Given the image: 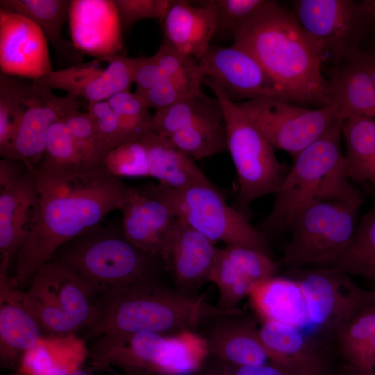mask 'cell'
<instances>
[{
    "label": "cell",
    "instance_id": "cell-1",
    "mask_svg": "<svg viewBox=\"0 0 375 375\" xmlns=\"http://www.w3.org/2000/svg\"><path fill=\"white\" fill-rule=\"evenodd\" d=\"M35 172L38 213L10 276L19 289L28 287L39 268L64 244L120 209L131 192L122 178L105 166L72 172H42L35 168Z\"/></svg>",
    "mask_w": 375,
    "mask_h": 375
},
{
    "label": "cell",
    "instance_id": "cell-2",
    "mask_svg": "<svg viewBox=\"0 0 375 375\" xmlns=\"http://www.w3.org/2000/svg\"><path fill=\"white\" fill-rule=\"evenodd\" d=\"M232 45L254 56L291 102L328 106L330 85L322 72L320 52L293 11L270 0Z\"/></svg>",
    "mask_w": 375,
    "mask_h": 375
},
{
    "label": "cell",
    "instance_id": "cell-3",
    "mask_svg": "<svg viewBox=\"0 0 375 375\" xmlns=\"http://www.w3.org/2000/svg\"><path fill=\"white\" fill-rule=\"evenodd\" d=\"M242 314L240 309L228 310L211 304L203 295L185 294L159 279L151 280L97 296L88 333L94 338L106 333L174 334L197 330L219 317Z\"/></svg>",
    "mask_w": 375,
    "mask_h": 375
},
{
    "label": "cell",
    "instance_id": "cell-4",
    "mask_svg": "<svg viewBox=\"0 0 375 375\" xmlns=\"http://www.w3.org/2000/svg\"><path fill=\"white\" fill-rule=\"evenodd\" d=\"M342 122L294 156L278 190L272 210L260 224L262 232L276 236L287 231L295 217L317 201L357 197L349 183L341 146Z\"/></svg>",
    "mask_w": 375,
    "mask_h": 375
},
{
    "label": "cell",
    "instance_id": "cell-5",
    "mask_svg": "<svg viewBox=\"0 0 375 375\" xmlns=\"http://www.w3.org/2000/svg\"><path fill=\"white\" fill-rule=\"evenodd\" d=\"M71 269L96 297L140 282L158 280L161 258L138 248L122 224L101 223L84 229L56 252L53 259Z\"/></svg>",
    "mask_w": 375,
    "mask_h": 375
},
{
    "label": "cell",
    "instance_id": "cell-6",
    "mask_svg": "<svg viewBox=\"0 0 375 375\" xmlns=\"http://www.w3.org/2000/svg\"><path fill=\"white\" fill-rule=\"evenodd\" d=\"M89 356L94 368L119 369L124 375H197L209 353L205 336L185 330L106 333L95 338Z\"/></svg>",
    "mask_w": 375,
    "mask_h": 375
},
{
    "label": "cell",
    "instance_id": "cell-7",
    "mask_svg": "<svg viewBox=\"0 0 375 375\" xmlns=\"http://www.w3.org/2000/svg\"><path fill=\"white\" fill-rule=\"evenodd\" d=\"M224 112L229 151L238 175L239 190L234 207L244 214L254 200L274 194L288 169L276 158L274 147L216 81L203 77Z\"/></svg>",
    "mask_w": 375,
    "mask_h": 375
},
{
    "label": "cell",
    "instance_id": "cell-8",
    "mask_svg": "<svg viewBox=\"0 0 375 375\" xmlns=\"http://www.w3.org/2000/svg\"><path fill=\"white\" fill-rule=\"evenodd\" d=\"M362 202L360 194L315 201L303 209L287 229L291 238L283 263L292 269L331 266L353 237Z\"/></svg>",
    "mask_w": 375,
    "mask_h": 375
},
{
    "label": "cell",
    "instance_id": "cell-9",
    "mask_svg": "<svg viewBox=\"0 0 375 375\" xmlns=\"http://www.w3.org/2000/svg\"><path fill=\"white\" fill-rule=\"evenodd\" d=\"M96 295L69 267L54 260L41 266L24 291V303L42 335L76 334L91 325Z\"/></svg>",
    "mask_w": 375,
    "mask_h": 375
},
{
    "label": "cell",
    "instance_id": "cell-10",
    "mask_svg": "<svg viewBox=\"0 0 375 375\" xmlns=\"http://www.w3.org/2000/svg\"><path fill=\"white\" fill-rule=\"evenodd\" d=\"M165 187L178 219L215 242L247 247L272 256L265 234L251 225L244 213L229 205L210 180L179 190Z\"/></svg>",
    "mask_w": 375,
    "mask_h": 375
},
{
    "label": "cell",
    "instance_id": "cell-11",
    "mask_svg": "<svg viewBox=\"0 0 375 375\" xmlns=\"http://www.w3.org/2000/svg\"><path fill=\"white\" fill-rule=\"evenodd\" d=\"M293 12L319 49L322 60L338 66L358 53L371 23L351 0H297Z\"/></svg>",
    "mask_w": 375,
    "mask_h": 375
},
{
    "label": "cell",
    "instance_id": "cell-12",
    "mask_svg": "<svg viewBox=\"0 0 375 375\" xmlns=\"http://www.w3.org/2000/svg\"><path fill=\"white\" fill-rule=\"evenodd\" d=\"M235 103L274 147L293 157L339 121L328 106L307 109L269 98Z\"/></svg>",
    "mask_w": 375,
    "mask_h": 375
},
{
    "label": "cell",
    "instance_id": "cell-13",
    "mask_svg": "<svg viewBox=\"0 0 375 375\" xmlns=\"http://www.w3.org/2000/svg\"><path fill=\"white\" fill-rule=\"evenodd\" d=\"M291 273L302 289L310 323L321 330L335 334L360 309L373 305L371 291L337 268H295Z\"/></svg>",
    "mask_w": 375,
    "mask_h": 375
},
{
    "label": "cell",
    "instance_id": "cell-14",
    "mask_svg": "<svg viewBox=\"0 0 375 375\" xmlns=\"http://www.w3.org/2000/svg\"><path fill=\"white\" fill-rule=\"evenodd\" d=\"M199 67L203 77L218 83L234 102L269 98L292 103L256 58L239 47L212 44Z\"/></svg>",
    "mask_w": 375,
    "mask_h": 375
},
{
    "label": "cell",
    "instance_id": "cell-15",
    "mask_svg": "<svg viewBox=\"0 0 375 375\" xmlns=\"http://www.w3.org/2000/svg\"><path fill=\"white\" fill-rule=\"evenodd\" d=\"M142 56L124 53L103 56L62 69L53 70L35 80L51 90H61L89 102L108 101L112 96L130 90Z\"/></svg>",
    "mask_w": 375,
    "mask_h": 375
},
{
    "label": "cell",
    "instance_id": "cell-16",
    "mask_svg": "<svg viewBox=\"0 0 375 375\" xmlns=\"http://www.w3.org/2000/svg\"><path fill=\"white\" fill-rule=\"evenodd\" d=\"M82 99L70 94L58 96L46 85L33 81L26 110L10 142L0 151L1 158L24 162L37 167L43 157L51 126L79 110Z\"/></svg>",
    "mask_w": 375,
    "mask_h": 375
},
{
    "label": "cell",
    "instance_id": "cell-17",
    "mask_svg": "<svg viewBox=\"0 0 375 375\" xmlns=\"http://www.w3.org/2000/svg\"><path fill=\"white\" fill-rule=\"evenodd\" d=\"M119 210L126 237L140 249L160 258L177 220L165 187L159 183L131 187L129 197Z\"/></svg>",
    "mask_w": 375,
    "mask_h": 375
},
{
    "label": "cell",
    "instance_id": "cell-18",
    "mask_svg": "<svg viewBox=\"0 0 375 375\" xmlns=\"http://www.w3.org/2000/svg\"><path fill=\"white\" fill-rule=\"evenodd\" d=\"M278 264L268 255L242 247L217 248L209 278L217 288V306L224 310L238 306L258 284L276 276Z\"/></svg>",
    "mask_w": 375,
    "mask_h": 375
},
{
    "label": "cell",
    "instance_id": "cell-19",
    "mask_svg": "<svg viewBox=\"0 0 375 375\" xmlns=\"http://www.w3.org/2000/svg\"><path fill=\"white\" fill-rule=\"evenodd\" d=\"M47 40L29 19L0 8L1 73L38 80L53 71Z\"/></svg>",
    "mask_w": 375,
    "mask_h": 375
},
{
    "label": "cell",
    "instance_id": "cell-20",
    "mask_svg": "<svg viewBox=\"0 0 375 375\" xmlns=\"http://www.w3.org/2000/svg\"><path fill=\"white\" fill-rule=\"evenodd\" d=\"M35 168L28 165L19 178L0 187V272L8 274L33 226L39 204Z\"/></svg>",
    "mask_w": 375,
    "mask_h": 375
},
{
    "label": "cell",
    "instance_id": "cell-21",
    "mask_svg": "<svg viewBox=\"0 0 375 375\" xmlns=\"http://www.w3.org/2000/svg\"><path fill=\"white\" fill-rule=\"evenodd\" d=\"M217 248L214 241L177 218L160 253L176 289L194 294L209 281Z\"/></svg>",
    "mask_w": 375,
    "mask_h": 375
},
{
    "label": "cell",
    "instance_id": "cell-22",
    "mask_svg": "<svg viewBox=\"0 0 375 375\" xmlns=\"http://www.w3.org/2000/svg\"><path fill=\"white\" fill-rule=\"evenodd\" d=\"M24 292L0 272V363L11 368L36 348L42 333L24 303Z\"/></svg>",
    "mask_w": 375,
    "mask_h": 375
},
{
    "label": "cell",
    "instance_id": "cell-23",
    "mask_svg": "<svg viewBox=\"0 0 375 375\" xmlns=\"http://www.w3.org/2000/svg\"><path fill=\"white\" fill-rule=\"evenodd\" d=\"M195 2L173 0L161 24L163 41L199 62L213 40L216 12L209 0Z\"/></svg>",
    "mask_w": 375,
    "mask_h": 375
},
{
    "label": "cell",
    "instance_id": "cell-24",
    "mask_svg": "<svg viewBox=\"0 0 375 375\" xmlns=\"http://www.w3.org/2000/svg\"><path fill=\"white\" fill-rule=\"evenodd\" d=\"M258 333L270 362L288 375H326L324 357L300 328L262 322Z\"/></svg>",
    "mask_w": 375,
    "mask_h": 375
},
{
    "label": "cell",
    "instance_id": "cell-25",
    "mask_svg": "<svg viewBox=\"0 0 375 375\" xmlns=\"http://www.w3.org/2000/svg\"><path fill=\"white\" fill-rule=\"evenodd\" d=\"M240 315L217 317L208 324L206 340L209 357L236 366L270 362L254 322Z\"/></svg>",
    "mask_w": 375,
    "mask_h": 375
},
{
    "label": "cell",
    "instance_id": "cell-26",
    "mask_svg": "<svg viewBox=\"0 0 375 375\" xmlns=\"http://www.w3.org/2000/svg\"><path fill=\"white\" fill-rule=\"evenodd\" d=\"M330 107L339 121L354 115L375 117V87L364 54L360 52L338 66L329 74Z\"/></svg>",
    "mask_w": 375,
    "mask_h": 375
},
{
    "label": "cell",
    "instance_id": "cell-27",
    "mask_svg": "<svg viewBox=\"0 0 375 375\" xmlns=\"http://www.w3.org/2000/svg\"><path fill=\"white\" fill-rule=\"evenodd\" d=\"M248 297L261 322H278L300 329L310 323L304 294L294 278L272 277L256 285Z\"/></svg>",
    "mask_w": 375,
    "mask_h": 375
},
{
    "label": "cell",
    "instance_id": "cell-28",
    "mask_svg": "<svg viewBox=\"0 0 375 375\" xmlns=\"http://www.w3.org/2000/svg\"><path fill=\"white\" fill-rule=\"evenodd\" d=\"M142 139L147 150L149 177L176 190L209 180L195 160L167 138L153 132Z\"/></svg>",
    "mask_w": 375,
    "mask_h": 375
},
{
    "label": "cell",
    "instance_id": "cell-29",
    "mask_svg": "<svg viewBox=\"0 0 375 375\" xmlns=\"http://www.w3.org/2000/svg\"><path fill=\"white\" fill-rule=\"evenodd\" d=\"M0 8L33 22L47 41L63 56L74 54L75 46L62 38V28L70 14L69 0H1Z\"/></svg>",
    "mask_w": 375,
    "mask_h": 375
},
{
    "label": "cell",
    "instance_id": "cell-30",
    "mask_svg": "<svg viewBox=\"0 0 375 375\" xmlns=\"http://www.w3.org/2000/svg\"><path fill=\"white\" fill-rule=\"evenodd\" d=\"M340 350L356 369L370 374L375 370V306L356 312L335 333Z\"/></svg>",
    "mask_w": 375,
    "mask_h": 375
},
{
    "label": "cell",
    "instance_id": "cell-31",
    "mask_svg": "<svg viewBox=\"0 0 375 375\" xmlns=\"http://www.w3.org/2000/svg\"><path fill=\"white\" fill-rule=\"evenodd\" d=\"M342 136L349 179L368 181L375 158V119L365 115L352 116L342 122Z\"/></svg>",
    "mask_w": 375,
    "mask_h": 375
},
{
    "label": "cell",
    "instance_id": "cell-32",
    "mask_svg": "<svg viewBox=\"0 0 375 375\" xmlns=\"http://www.w3.org/2000/svg\"><path fill=\"white\" fill-rule=\"evenodd\" d=\"M167 139L194 160L227 151L223 110L178 131Z\"/></svg>",
    "mask_w": 375,
    "mask_h": 375
},
{
    "label": "cell",
    "instance_id": "cell-33",
    "mask_svg": "<svg viewBox=\"0 0 375 375\" xmlns=\"http://www.w3.org/2000/svg\"><path fill=\"white\" fill-rule=\"evenodd\" d=\"M330 267L371 279L375 271V199L358 222L348 247Z\"/></svg>",
    "mask_w": 375,
    "mask_h": 375
},
{
    "label": "cell",
    "instance_id": "cell-34",
    "mask_svg": "<svg viewBox=\"0 0 375 375\" xmlns=\"http://www.w3.org/2000/svg\"><path fill=\"white\" fill-rule=\"evenodd\" d=\"M222 111V107L215 97L203 92L179 101L172 106L155 110L154 133L169 138L174 133L203 118Z\"/></svg>",
    "mask_w": 375,
    "mask_h": 375
},
{
    "label": "cell",
    "instance_id": "cell-35",
    "mask_svg": "<svg viewBox=\"0 0 375 375\" xmlns=\"http://www.w3.org/2000/svg\"><path fill=\"white\" fill-rule=\"evenodd\" d=\"M90 169L94 168L85 162L64 119L54 123L49 131L42 160L35 169L72 172Z\"/></svg>",
    "mask_w": 375,
    "mask_h": 375
},
{
    "label": "cell",
    "instance_id": "cell-36",
    "mask_svg": "<svg viewBox=\"0 0 375 375\" xmlns=\"http://www.w3.org/2000/svg\"><path fill=\"white\" fill-rule=\"evenodd\" d=\"M31 85L0 74V151L13 139L27 108Z\"/></svg>",
    "mask_w": 375,
    "mask_h": 375
},
{
    "label": "cell",
    "instance_id": "cell-37",
    "mask_svg": "<svg viewBox=\"0 0 375 375\" xmlns=\"http://www.w3.org/2000/svg\"><path fill=\"white\" fill-rule=\"evenodd\" d=\"M270 0H209L216 12L213 40H233Z\"/></svg>",
    "mask_w": 375,
    "mask_h": 375
},
{
    "label": "cell",
    "instance_id": "cell-38",
    "mask_svg": "<svg viewBox=\"0 0 375 375\" xmlns=\"http://www.w3.org/2000/svg\"><path fill=\"white\" fill-rule=\"evenodd\" d=\"M87 165L91 168L104 167L111 149L101 136L87 112L80 110L64 119Z\"/></svg>",
    "mask_w": 375,
    "mask_h": 375
},
{
    "label": "cell",
    "instance_id": "cell-39",
    "mask_svg": "<svg viewBox=\"0 0 375 375\" xmlns=\"http://www.w3.org/2000/svg\"><path fill=\"white\" fill-rule=\"evenodd\" d=\"M203 76L197 69L173 77L161 78L143 97L149 108L155 110L203 93Z\"/></svg>",
    "mask_w": 375,
    "mask_h": 375
},
{
    "label": "cell",
    "instance_id": "cell-40",
    "mask_svg": "<svg viewBox=\"0 0 375 375\" xmlns=\"http://www.w3.org/2000/svg\"><path fill=\"white\" fill-rule=\"evenodd\" d=\"M108 102L137 139L154 132L153 115L143 97L126 90L114 94Z\"/></svg>",
    "mask_w": 375,
    "mask_h": 375
},
{
    "label": "cell",
    "instance_id": "cell-41",
    "mask_svg": "<svg viewBox=\"0 0 375 375\" xmlns=\"http://www.w3.org/2000/svg\"><path fill=\"white\" fill-rule=\"evenodd\" d=\"M104 165L120 178L149 177L147 150L143 140H133L112 149Z\"/></svg>",
    "mask_w": 375,
    "mask_h": 375
},
{
    "label": "cell",
    "instance_id": "cell-42",
    "mask_svg": "<svg viewBox=\"0 0 375 375\" xmlns=\"http://www.w3.org/2000/svg\"><path fill=\"white\" fill-rule=\"evenodd\" d=\"M87 112L111 150L138 140L124 126L108 101L89 102Z\"/></svg>",
    "mask_w": 375,
    "mask_h": 375
},
{
    "label": "cell",
    "instance_id": "cell-43",
    "mask_svg": "<svg viewBox=\"0 0 375 375\" xmlns=\"http://www.w3.org/2000/svg\"><path fill=\"white\" fill-rule=\"evenodd\" d=\"M122 31H128L137 22L165 16L173 0H114Z\"/></svg>",
    "mask_w": 375,
    "mask_h": 375
},
{
    "label": "cell",
    "instance_id": "cell-44",
    "mask_svg": "<svg viewBox=\"0 0 375 375\" xmlns=\"http://www.w3.org/2000/svg\"><path fill=\"white\" fill-rule=\"evenodd\" d=\"M155 54L158 63L159 80L190 72L199 68L197 60L179 52L164 41Z\"/></svg>",
    "mask_w": 375,
    "mask_h": 375
},
{
    "label": "cell",
    "instance_id": "cell-45",
    "mask_svg": "<svg viewBox=\"0 0 375 375\" xmlns=\"http://www.w3.org/2000/svg\"><path fill=\"white\" fill-rule=\"evenodd\" d=\"M208 360L198 375H288L284 370L271 362L251 366H236L212 359Z\"/></svg>",
    "mask_w": 375,
    "mask_h": 375
},
{
    "label": "cell",
    "instance_id": "cell-46",
    "mask_svg": "<svg viewBox=\"0 0 375 375\" xmlns=\"http://www.w3.org/2000/svg\"><path fill=\"white\" fill-rule=\"evenodd\" d=\"M158 80L159 69L156 54L150 57L142 56L135 76L134 83L136 85L135 92L143 96L156 85Z\"/></svg>",
    "mask_w": 375,
    "mask_h": 375
},
{
    "label": "cell",
    "instance_id": "cell-47",
    "mask_svg": "<svg viewBox=\"0 0 375 375\" xmlns=\"http://www.w3.org/2000/svg\"><path fill=\"white\" fill-rule=\"evenodd\" d=\"M359 3L370 22H375V0H365Z\"/></svg>",
    "mask_w": 375,
    "mask_h": 375
},
{
    "label": "cell",
    "instance_id": "cell-48",
    "mask_svg": "<svg viewBox=\"0 0 375 375\" xmlns=\"http://www.w3.org/2000/svg\"><path fill=\"white\" fill-rule=\"evenodd\" d=\"M364 57L368 72L375 87V53L371 55H364Z\"/></svg>",
    "mask_w": 375,
    "mask_h": 375
},
{
    "label": "cell",
    "instance_id": "cell-49",
    "mask_svg": "<svg viewBox=\"0 0 375 375\" xmlns=\"http://www.w3.org/2000/svg\"><path fill=\"white\" fill-rule=\"evenodd\" d=\"M368 182H369L375 189V158L372 166Z\"/></svg>",
    "mask_w": 375,
    "mask_h": 375
},
{
    "label": "cell",
    "instance_id": "cell-50",
    "mask_svg": "<svg viewBox=\"0 0 375 375\" xmlns=\"http://www.w3.org/2000/svg\"><path fill=\"white\" fill-rule=\"evenodd\" d=\"M67 375H92V374L88 371L82 369L79 367L78 369L73 370L72 372H71Z\"/></svg>",
    "mask_w": 375,
    "mask_h": 375
},
{
    "label": "cell",
    "instance_id": "cell-51",
    "mask_svg": "<svg viewBox=\"0 0 375 375\" xmlns=\"http://www.w3.org/2000/svg\"><path fill=\"white\" fill-rule=\"evenodd\" d=\"M370 280L373 281L375 283V271L374 272ZM371 297L372 304L375 306V290L371 291Z\"/></svg>",
    "mask_w": 375,
    "mask_h": 375
},
{
    "label": "cell",
    "instance_id": "cell-52",
    "mask_svg": "<svg viewBox=\"0 0 375 375\" xmlns=\"http://www.w3.org/2000/svg\"><path fill=\"white\" fill-rule=\"evenodd\" d=\"M1 375H28L27 374H25L19 370H17L16 372H12V373H9V374H1Z\"/></svg>",
    "mask_w": 375,
    "mask_h": 375
},
{
    "label": "cell",
    "instance_id": "cell-53",
    "mask_svg": "<svg viewBox=\"0 0 375 375\" xmlns=\"http://www.w3.org/2000/svg\"><path fill=\"white\" fill-rule=\"evenodd\" d=\"M365 375H375V372H372V373H370V374H367Z\"/></svg>",
    "mask_w": 375,
    "mask_h": 375
},
{
    "label": "cell",
    "instance_id": "cell-54",
    "mask_svg": "<svg viewBox=\"0 0 375 375\" xmlns=\"http://www.w3.org/2000/svg\"><path fill=\"white\" fill-rule=\"evenodd\" d=\"M374 119H375V117H374Z\"/></svg>",
    "mask_w": 375,
    "mask_h": 375
}]
</instances>
